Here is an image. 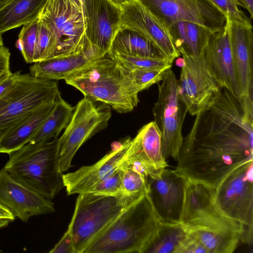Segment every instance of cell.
I'll list each match as a JSON object with an SVG mask.
<instances>
[{
  "mask_svg": "<svg viewBox=\"0 0 253 253\" xmlns=\"http://www.w3.org/2000/svg\"><path fill=\"white\" fill-rule=\"evenodd\" d=\"M168 28L181 21L199 24L212 33L221 30L226 17L208 0H138Z\"/></svg>",
  "mask_w": 253,
  "mask_h": 253,
  "instance_id": "4fadbf2b",
  "label": "cell"
},
{
  "mask_svg": "<svg viewBox=\"0 0 253 253\" xmlns=\"http://www.w3.org/2000/svg\"><path fill=\"white\" fill-rule=\"evenodd\" d=\"M120 6L121 28L134 31L141 35L153 43L171 63L180 56L168 29L138 0Z\"/></svg>",
  "mask_w": 253,
  "mask_h": 253,
  "instance_id": "2e32d148",
  "label": "cell"
},
{
  "mask_svg": "<svg viewBox=\"0 0 253 253\" xmlns=\"http://www.w3.org/2000/svg\"><path fill=\"white\" fill-rule=\"evenodd\" d=\"M74 108L62 99L60 94L53 109L29 143L42 144L51 138H57L61 131L68 125Z\"/></svg>",
  "mask_w": 253,
  "mask_h": 253,
  "instance_id": "4316f807",
  "label": "cell"
},
{
  "mask_svg": "<svg viewBox=\"0 0 253 253\" xmlns=\"http://www.w3.org/2000/svg\"><path fill=\"white\" fill-rule=\"evenodd\" d=\"M39 18L23 25L16 43L27 63H34V53L36 43Z\"/></svg>",
  "mask_w": 253,
  "mask_h": 253,
  "instance_id": "4dcf8cb0",
  "label": "cell"
},
{
  "mask_svg": "<svg viewBox=\"0 0 253 253\" xmlns=\"http://www.w3.org/2000/svg\"><path fill=\"white\" fill-rule=\"evenodd\" d=\"M107 54L128 71L135 69H169L171 68L172 65V63L165 58L128 55L119 53Z\"/></svg>",
  "mask_w": 253,
  "mask_h": 253,
  "instance_id": "f1b7e54d",
  "label": "cell"
},
{
  "mask_svg": "<svg viewBox=\"0 0 253 253\" xmlns=\"http://www.w3.org/2000/svg\"><path fill=\"white\" fill-rule=\"evenodd\" d=\"M0 218H8L13 221L15 217L6 208L0 205Z\"/></svg>",
  "mask_w": 253,
  "mask_h": 253,
  "instance_id": "60d3db41",
  "label": "cell"
},
{
  "mask_svg": "<svg viewBox=\"0 0 253 253\" xmlns=\"http://www.w3.org/2000/svg\"><path fill=\"white\" fill-rule=\"evenodd\" d=\"M86 40L99 58L109 52L121 28L120 5L110 0H82Z\"/></svg>",
  "mask_w": 253,
  "mask_h": 253,
  "instance_id": "5bb4252c",
  "label": "cell"
},
{
  "mask_svg": "<svg viewBox=\"0 0 253 253\" xmlns=\"http://www.w3.org/2000/svg\"><path fill=\"white\" fill-rule=\"evenodd\" d=\"M187 233L186 229L181 223L160 221L156 235L143 253H175Z\"/></svg>",
  "mask_w": 253,
  "mask_h": 253,
  "instance_id": "83f0119b",
  "label": "cell"
},
{
  "mask_svg": "<svg viewBox=\"0 0 253 253\" xmlns=\"http://www.w3.org/2000/svg\"><path fill=\"white\" fill-rule=\"evenodd\" d=\"M182 58L178 92L188 112L196 116L218 96L221 87L211 75L204 53L197 56L182 55Z\"/></svg>",
  "mask_w": 253,
  "mask_h": 253,
  "instance_id": "7c38bea8",
  "label": "cell"
},
{
  "mask_svg": "<svg viewBox=\"0 0 253 253\" xmlns=\"http://www.w3.org/2000/svg\"><path fill=\"white\" fill-rule=\"evenodd\" d=\"M175 253H208L201 242L196 237L187 232L186 236L177 248Z\"/></svg>",
  "mask_w": 253,
  "mask_h": 253,
  "instance_id": "d590c367",
  "label": "cell"
},
{
  "mask_svg": "<svg viewBox=\"0 0 253 253\" xmlns=\"http://www.w3.org/2000/svg\"><path fill=\"white\" fill-rule=\"evenodd\" d=\"M110 0L117 5H121L123 4L126 3V2H129L130 1L134 0Z\"/></svg>",
  "mask_w": 253,
  "mask_h": 253,
  "instance_id": "7bdbcfd3",
  "label": "cell"
},
{
  "mask_svg": "<svg viewBox=\"0 0 253 253\" xmlns=\"http://www.w3.org/2000/svg\"><path fill=\"white\" fill-rule=\"evenodd\" d=\"M12 0H0V8Z\"/></svg>",
  "mask_w": 253,
  "mask_h": 253,
  "instance_id": "ee69618b",
  "label": "cell"
},
{
  "mask_svg": "<svg viewBox=\"0 0 253 253\" xmlns=\"http://www.w3.org/2000/svg\"><path fill=\"white\" fill-rule=\"evenodd\" d=\"M123 162L147 177L169 166L162 153L161 134L154 121L143 126L132 139Z\"/></svg>",
  "mask_w": 253,
  "mask_h": 253,
  "instance_id": "ac0fdd59",
  "label": "cell"
},
{
  "mask_svg": "<svg viewBox=\"0 0 253 253\" xmlns=\"http://www.w3.org/2000/svg\"><path fill=\"white\" fill-rule=\"evenodd\" d=\"M10 57L9 49L4 45L0 46V77L11 72Z\"/></svg>",
  "mask_w": 253,
  "mask_h": 253,
  "instance_id": "f35d334b",
  "label": "cell"
},
{
  "mask_svg": "<svg viewBox=\"0 0 253 253\" xmlns=\"http://www.w3.org/2000/svg\"><path fill=\"white\" fill-rule=\"evenodd\" d=\"M0 252H1V251L0 250Z\"/></svg>",
  "mask_w": 253,
  "mask_h": 253,
  "instance_id": "bcb514c9",
  "label": "cell"
},
{
  "mask_svg": "<svg viewBox=\"0 0 253 253\" xmlns=\"http://www.w3.org/2000/svg\"><path fill=\"white\" fill-rule=\"evenodd\" d=\"M39 21L38 31L34 53V62L47 58L49 50L51 35L45 23L41 19Z\"/></svg>",
  "mask_w": 253,
  "mask_h": 253,
  "instance_id": "e575fe53",
  "label": "cell"
},
{
  "mask_svg": "<svg viewBox=\"0 0 253 253\" xmlns=\"http://www.w3.org/2000/svg\"><path fill=\"white\" fill-rule=\"evenodd\" d=\"M9 155L3 169L19 183L50 200L63 188L58 137L42 144L28 143Z\"/></svg>",
  "mask_w": 253,
  "mask_h": 253,
  "instance_id": "5b68a950",
  "label": "cell"
},
{
  "mask_svg": "<svg viewBox=\"0 0 253 253\" xmlns=\"http://www.w3.org/2000/svg\"><path fill=\"white\" fill-rule=\"evenodd\" d=\"M84 96L105 103L120 113L132 111L139 101V90L129 72L108 54L64 80Z\"/></svg>",
  "mask_w": 253,
  "mask_h": 253,
  "instance_id": "3957f363",
  "label": "cell"
},
{
  "mask_svg": "<svg viewBox=\"0 0 253 253\" xmlns=\"http://www.w3.org/2000/svg\"><path fill=\"white\" fill-rule=\"evenodd\" d=\"M10 221L8 218H0V228L7 226Z\"/></svg>",
  "mask_w": 253,
  "mask_h": 253,
  "instance_id": "b9f144b4",
  "label": "cell"
},
{
  "mask_svg": "<svg viewBox=\"0 0 253 253\" xmlns=\"http://www.w3.org/2000/svg\"><path fill=\"white\" fill-rule=\"evenodd\" d=\"M39 18L51 35L46 59L80 52L90 47L85 37L82 0H46Z\"/></svg>",
  "mask_w": 253,
  "mask_h": 253,
  "instance_id": "52a82bcc",
  "label": "cell"
},
{
  "mask_svg": "<svg viewBox=\"0 0 253 253\" xmlns=\"http://www.w3.org/2000/svg\"><path fill=\"white\" fill-rule=\"evenodd\" d=\"M196 116L174 170L214 188L236 167L253 160V96L239 97L221 88Z\"/></svg>",
  "mask_w": 253,
  "mask_h": 253,
  "instance_id": "6da1fadb",
  "label": "cell"
},
{
  "mask_svg": "<svg viewBox=\"0 0 253 253\" xmlns=\"http://www.w3.org/2000/svg\"><path fill=\"white\" fill-rule=\"evenodd\" d=\"M123 172V170L119 167L87 192L113 196L124 195L122 191Z\"/></svg>",
  "mask_w": 253,
  "mask_h": 253,
  "instance_id": "1f68e13d",
  "label": "cell"
},
{
  "mask_svg": "<svg viewBox=\"0 0 253 253\" xmlns=\"http://www.w3.org/2000/svg\"><path fill=\"white\" fill-rule=\"evenodd\" d=\"M0 205L24 222L55 211L50 199L16 181L3 169L0 170Z\"/></svg>",
  "mask_w": 253,
  "mask_h": 253,
  "instance_id": "e0dca14e",
  "label": "cell"
},
{
  "mask_svg": "<svg viewBox=\"0 0 253 253\" xmlns=\"http://www.w3.org/2000/svg\"><path fill=\"white\" fill-rule=\"evenodd\" d=\"M46 0H12L0 8V34L39 18Z\"/></svg>",
  "mask_w": 253,
  "mask_h": 253,
  "instance_id": "d4e9b609",
  "label": "cell"
},
{
  "mask_svg": "<svg viewBox=\"0 0 253 253\" xmlns=\"http://www.w3.org/2000/svg\"><path fill=\"white\" fill-rule=\"evenodd\" d=\"M20 73L21 71L10 72L0 77V98L11 88Z\"/></svg>",
  "mask_w": 253,
  "mask_h": 253,
  "instance_id": "74e56055",
  "label": "cell"
},
{
  "mask_svg": "<svg viewBox=\"0 0 253 253\" xmlns=\"http://www.w3.org/2000/svg\"><path fill=\"white\" fill-rule=\"evenodd\" d=\"M110 106L84 96L76 105L71 119L59 139L60 171L71 167L72 160L81 146L108 126Z\"/></svg>",
  "mask_w": 253,
  "mask_h": 253,
  "instance_id": "30bf717a",
  "label": "cell"
},
{
  "mask_svg": "<svg viewBox=\"0 0 253 253\" xmlns=\"http://www.w3.org/2000/svg\"><path fill=\"white\" fill-rule=\"evenodd\" d=\"M137 200L124 195L79 194L69 224L75 253H84L90 243Z\"/></svg>",
  "mask_w": 253,
  "mask_h": 253,
  "instance_id": "8992f818",
  "label": "cell"
},
{
  "mask_svg": "<svg viewBox=\"0 0 253 253\" xmlns=\"http://www.w3.org/2000/svg\"><path fill=\"white\" fill-rule=\"evenodd\" d=\"M60 94L57 82L20 73L0 98V143L36 110L56 100Z\"/></svg>",
  "mask_w": 253,
  "mask_h": 253,
  "instance_id": "ba28073f",
  "label": "cell"
},
{
  "mask_svg": "<svg viewBox=\"0 0 253 253\" xmlns=\"http://www.w3.org/2000/svg\"><path fill=\"white\" fill-rule=\"evenodd\" d=\"M56 100L36 110L9 132L0 143V153L9 154L28 143L53 109Z\"/></svg>",
  "mask_w": 253,
  "mask_h": 253,
  "instance_id": "cb8c5ba5",
  "label": "cell"
},
{
  "mask_svg": "<svg viewBox=\"0 0 253 253\" xmlns=\"http://www.w3.org/2000/svg\"><path fill=\"white\" fill-rule=\"evenodd\" d=\"M167 69H135L129 72L130 78L140 91L146 89L163 79Z\"/></svg>",
  "mask_w": 253,
  "mask_h": 253,
  "instance_id": "d6a6232c",
  "label": "cell"
},
{
  "mask_svg": "<svg viewBox=\"0 0 253 253\" xmlns=\"http://www.w3.org/2000/svg\"><path fill=\"white\" fill-rule=\"evenodd\" d=\"M112 53L166 59L153 43L141 35L124 28H121L112 42L108 53Z\"/></svg>",
  "mask_w": 253,
  "mask_h": 253,
  "instance_id": "484cf974",
  "label": "cell"
},
{
  "mask_svg": "<svg viewBox=\"0 0 253 253\" xmlns=\"http://www.w3.org/2000/svg\"><path fill=\"white\" fill-rule=\"evenodd\" d=\"M99 59L91 47L80 52L34 62L30 74L47 80L66 79L93 65Z\"/></svg>",
  "mask_w": 253,
  "mask_h": 253,
  "instance_id": "7402d4cb",
  "label": "cell"
},
{
  "mask_svg": "<svg viewBox=\"0 0 253 253\" xmlns=\"http://www.w3.org/2000/svg\"><path fill=\"white\" fill-rule=\"evenodd\" d=\"M186 179L167 168L147 176L148 194L161 222L180 223Z\"/></svg>",
  "mask_w": 253,
  "mask_h": 253,
  "instance_id": "9a60e30c",
  "label": "cell"
},
{
  "mask_svg": "<svg viewBox=\"0 0 253 253\" xmlns=\"http://www.w3.org/2000/svg\"><path fill=\"white\" fill-rule=\"evenodd\" d=\"M160 223L147 193L126 207L84 253H143Z\"/></svg>",
  "mask_w": 253,
  "mask_h": 253,
  "instance_id": "7a4b0ae2",
  "label": "cell"
},
{
  "mask_svg": "<svg viewBox=\"0 0 253 253\" xmlns=\"http://www.w3.org/2000/svg\"><path fill=\"white\" fill-rule=\"evenodd\" d=\"M180 223L201 242L212 241L232 233L242 235L241 241L253 243V232L241 222L225 215L214 200L213 188L186 179Z\"/></svg>",
  "mask_w": 253,
  "mask_h": 253,
  "instance_id": "277c9868",
  "label": "cell"
},
{
  "mask_svg": "<svg viewBox=\"0 0 253 253\" xmlns=\"http://www.w3.org/2000/svg\"><path fill=\"white\" fill-rule=\"evenodd\" d=\"M231 50L241 97L253 95V33L252 25L226 18Z\"/></svg>",
  "mask_w": 253,
  "mask_h": 253,
  "instance_id": "44dd1931",
  "label": "cell"
},
{
  "mask_svg": "<svg viewBox=\"0 0 253 253\" xmlns=\"http://www.w3.org/2000/svg\"><path fill=\"white\" fill-rule=\"evenodd\" d=\"M240 5L249 12L252 19L253 18V0H238Z\"/></svg>",
  "mask_w": 253,
  "mask_h": 253,
  "instance_id": "ab89813d",
  "label": "cell"
},
{
  "mask_svg": "<svg viewBox=\"0 0 253 253\" xmlns=\"http://www.w3.org/2000/svg\"><path fill=\"white\" fill-rule=\"evenodd\" d=\"M168 29L177 51L182 55L191 56L203 54L213 33L199 24L187 21L176 22Z\"/></svg>",
  "mask_w": 253,
  "mask_h": 253,
  "instance_id": "603a6c76",
  "label": "cell"
},
{
  "mask_svg": "<svg viewBox=\"0 0 253 253\" xmlns=\"http://www.w3.org/2000/svg\"><path fill=\"white\" fill-rule=\"evenodd\" d=\"M177 80L171 68L166 71L158 83V98L152 110L154 121L161 134L162 153L166 160L177 159L183 140L182 126L188 112L179 97Z\"/></svg>",
  "mask_w": 253,
  "mask_h": 253,
  "instance_id": "9c48e42d",
  "label": "cell"
},
{
  "mask_svg": "<svg viewBox=\"0 0 253 253\" xmlns=\"http://www.w3.org/2000/svg\"><path fill=\"white\" fill-rule=\"evenodd\" d=\"M231 20L239 23L252 25L250 20L239 8L240 3L238 0H208Z\"/></svg>",
  "mask_w": 253,
  "mask_h": 253,
  "instance_id": "836d02e7",
  "label": "cell"
},
{
  "mask_svg": "<svg viewBox=\"0 0 253 253\" xmlns=\"http://www.w3.org/2000/svg\"><path fill=\"white\" fill-rule=\"evenodd\" d=\"M49 253H75L70 228L68 227L59 241L49 252Z\"/></svg>",
  "mask_w": 253,
  "mask_h": 253,
  "instance_id": "8d00e7d4",
  "label": "cell"
},
{
  "mask_svg": "<svg viewBox=\"0 0 253 253\" xmlns=\"http://www.w3.org/2000/svg\"><path fill=\"white\" fill-rule=\"evenodd\" d=\"M132 139L126 138L100 160L75 171L63 174L64 187L68 195L88 192L96 184L118 168L125 158Z\"/></svg>",
  "mask_w": 253,
  "mask_h": 253,
  "instance_id": "d6986e66",
  "label": "cell"
},
{
  "mask_svg": "<svg viewBox=\"0 0 253 253\" xmlns=\"http://www.w3.org/2000/svg\"><path fill=\"white\" fill-rule=\"evenodd\" d=\"M120 168L123 170L122 191L125 196L136 200L148 193V183L146 175L131 168Z\"/></svg>",
  "mask_w": 253,
  "mask_h": 253,
  "instance_id": "f546056e",
  "label": "cell"
},
{
  "mask_svg": "<svg viewBox=\"0 0 253 253\" xmlns=\"http://www.w3.org/2000/svg\"><path fill=\"white\" fill-rule=\"evenodd\" d=\"M214 200L219 209L228 217L253 229V160L230 172L213 188Z\"/></svg>",
  "mask_w": 253,
  "mask_h": 253,
  "instance_id": "8fae6325",
  "label": "cell"
},
{
  "mask_svg": "<svg viewBox=\"0 0 253 253\" xmlns=\"http://www.w3.org/2000/svg\"><path fill=\"white\" fill-rule=\"evenodd\" d=\"M4 45L2 34H0V46Z\"/></svg>",
  "mask_w": 253,
  "mask_h": 253,
  "instance_id": "f6af8a7d",
  "label": "cell"
},
{
  "mask_svg": "<svg viewBox=\"0 0 253 253\" xmlns=\"http://www.w3.org/2000/svg\"><path fill=\"white\" fill-rule=\"evenodd\" d=\"M209 71L221 88H224L241 97L232 58L228 24L212 34L204 51Z\"/></svg>",
  "mask_w": 253,
  "mask_h": 253,
  "instance_id": "ffe728a7",
  "label": "cell"
}]
</instances>
